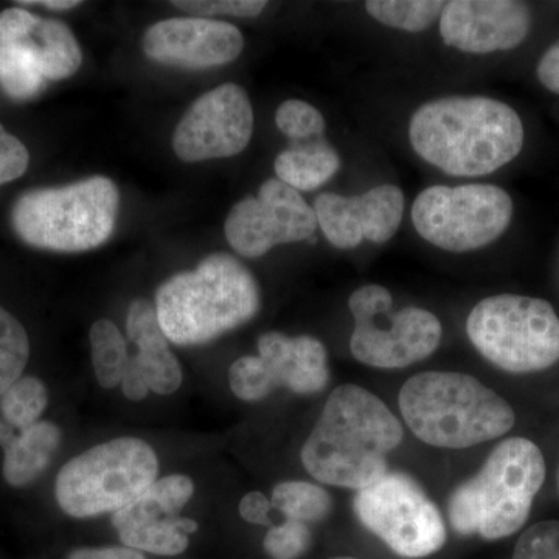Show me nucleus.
I'll return each instance as SVG.
<instances>
[{"label":"nucleus","instance_id":"obj_1","mask_svg":"<svg viewBox=\"0 0 559 559\" xmlns=\"http://www.w3.org/2000/svg\"><path fill=\"white\" fill-rule=\"evenodd\" d=\"M403 437L399 418L377 395L344 384L326 401L301 448V463L322 484L359 491L388 474V455Z\"/></svg>","mask_w":559,"mask_h":559},{"label":"nucleus","instance_id":"obj_2","mask_svg":"<svg viewBox=\"0 0 559 559\" xmlns=\"http://www.w3.org/2000/svg\"><path fill=\"white\" fill-rule=\"evenodd\" d=\"M524 124L516 110L488 97H444L426 103L409 124L412 148L451 176L491 175L520 156Z\"/></svg>","mask_w":559,"mask_h":559},{"label":"nucleus","instance_id":"obj_3","mask_svg":"<svg viewBox=\"0 0 559 559\" xmlns=\"http://www.w3.org/2000/svg\"><path fill=\"white\" fill-rule=\"evenodd\" d=\"M260 305L259 283L229 253L209 255L197 270L162 283L156 293L160 329L178 347L218 340L255 318Z\"/></svg>","mask_w":559,"mask_h":559},{"label":"nucleus","instance_id":"obj_4","mask_svg":"<svg viewBox=\"0 0 559 559\" xmlns=\"http://www.w3.org/2000/svg\"><path fill=\"white\" fill-rule=\"evenodd\" d=\"M400 409L417 439L447 450L499 439L516 419L513 407L495 390L454 371L412 377L401 389Z\"/></svg>","mask_w":559,"mask_h":559},{"label":"nucleus","instance_id":"obj_5","mask_svg":"<svg viewBox=\"0 0 559 559\" xmlns=\"http://www.w3.org/2000/svg\"><path fill=\"white\" fill-rule=\"evenodd\" d=\"M544 480L546 460L532 440L500 441L479 473L452 492L448 502L452 528L489 540L513 535L527 522Z\"/></svg>","mask_w":559,"mask_h":559},{"label":"nucleus","instance_id":"obj_6","mask_svg":"<svg viewBox=\"0 0 559 559\" xmlns=\"http://www.w3.org/2000/svg\"><path fill=\"white\" fill-rule=\"evenodd\" d=\"M120 191L103 176L22 194L11 226L25 245L53 252H84L105 245L116 227Z\"/></svg>","mask_w":559,"mask_h":559},{"label":"nucleus","instance_id":"obj_7","mask_svg":"<svg viewBox=\"0 0 559 559\" xmlns=\"http://www.w3.org/2000/svg\"><path fill=\"white\" fill-rule=\"evenodd\" d=\"M153 447L135 437L105 441L69 460L55 481L58 506L75 520L130 506L157 480Z\"/></svg>","mask_w":559,"mask_h":559},{"label":"nucleus","instance_id":"obj_8","mask_svg":"<svg viewBox=\"0 0 559 559\" xmlns=\"http://www.w3.org/2000/svg\"><path fill=\"white\" fill-rule=\"evenodd\" d=\"M466 333L485 359L510 373H535L559 360V318L546 300L488 297L469 312Z\"/></svg>","mask_w":559,"mask_h":559},{"label":"nucleus","instance_id":"obj_9","mask_svg":"<svg viewBox=\"0 0 559 559\" xmlns=\"http://www.w3.org/2000/svg\"><path fill=\"white\" fill-rule=\"evenodd\" d=\"M348 308L355 318L349 349L366 366L404 369L439 348L443 330L437 316L415 307L393 311L392 294L380 285L356 289Z\"/></svg>","mask_w":559,"mask_h":559},{"label":"nucleus","instance_id":"obj_10","mask_svg":"<svg viewBox=\"0 0 559 559\" xmlns=\"http://www.w3.org/2000/svg\"><path fill=\"white\" fill-rule=\"evenodd\" d=\"M513 218L510 194L491 183L433 186L412 205V223L430 245L469 252L498 240Z\"/></svg>","mask_w":559,"mask_h":559},{"label":"nucleus","instance_id":"obj_11","mask_svg":"<svg viewBox=\"0 0 559 559\" xmlns=\"http://www.w3.org/2000/svg\"><path fill=\"white\" fill-rule=\"evenodd\" d=\"M353 509L360 524L401 557H429L447 540V527L436 503L406 474L388 473L359 489Z\"/></svg>","mask_w":559,"mask_h":559},{"label":"nucleus","instance_id":"obj_12","mask_svg":"<svg viewBox=\"0 0 559 559\" xmlns=\"http://www.w3.org/2000/svg\"><path fill=\"white\" fill-rule=\"evenodd\" d=\"M330 380L325 345L312 336L289 337L278 331L259 340V356H242L229 370V385L242 401H261L275 389L314 395Z\"/></svg>","mask_w":559,"mask_h":559},{"label":"nucleus","instance_id":"obj_13","mask_svg":"<svg viewBox=\"0 0 559 559\" xmlns=\"http://www.w3.org/2000/svg\"><path fill=\"white\" fill-rule=\"evenodd\" d=\"M314 209L280 179H270L255 198L234 205L224 224L231 249L257 259L278 245L311 240L318 230Z\"/></svg>","mask_w":559,"mask_h":559},{"label":"nucleus","instance_id":"obj_14","mask_svg":"<svg viewBox=\"0 0 559 559\" xmlns=\"http://www.w3.org/2000/svg\"><path fill=\"white\" fill-rule=\"evenodd\" d=\"M253 134L248 92L235 83L221 84L193 103L173 135L180 160L202 162L237 156Z\"/></svg>","mask_w":559,"mask_h":559},{"label":"nucleus","instance_id":"obj_15","mask_svg":"<svg viewBox=\"0 0 559 559\" xmlns=\"http://www.w3.org/2000/svg\"><path fill=\"white\" fill-rule=\"evenodd\" d=\"M404 204L403 191L385 183L358 197L320 194L312 209L334 248L355 249L364 240L380 245L393 238L403 221Z\"/></svg>","mask_w":559,"mask_h":559},{"label":"nucleus","instance_id":"obj_16","mask_svg":"<svg viewBox=\"0 0 559 559\" xmlns=\"http://www.w3.org/2000/svg\"><path fill=\"white\" fill-rule=\"evenodd\" d=\"M532 27L528 7L514 0H452L440 16L444 44L465 53L516 49Z\"/></svg>","mask_w":559,"mask_h":559},{"label":"nucleus","instance_id":"obj_17","mask_svg":"<svg viewBox=\"0 0 559 559\" xmlns=\"http://www.w3.org/2000/svg\"><path fill=\"white\" fill-rule=\"evenodd\" d=\"M245 49V38L235 25L205 17H173L157 22L143 36L150 60L186 69L229 64Z\"/></svg>","mask_w":559,"mask_h":559},{"label":"nucleus","instance_id":"obj_18","mask_svg":"<svg viewBox=\"0 0 559 559\" xmlns=\"http://www.w3.org/2000/svg\"><path fill=\"white\" fill-rule=\"evenodd\" d=\"M0 44L31 50L47 81L69 79L83 62L79 40L64 22L36 16L22 7L0 13Z\"/></svg>","mask_w":559,"mask_h":559},{"label":"nucleus","instance_id":"obj_19","mask_svg":"<svg viewBox=\"0 0 559 559\" xmlns=\"http://www.w3.org/2000/svg\"><path fill=\"white\" fill-rule=\"evenodd\" d=\"M127 334L128 340L139 348L135 359L151 392L157 395L178 392L183 381L182 367L160 329L156 305L145 299L132 301L128 310Z\"/></svg>","mask_w":559,"mask_h":559},{"label":"nucleus","instance_id":"obj_20","mask_svg":"<svg viewBox=\"0 0 559 559\" xmlns=\"http://www.w3.org/2000/svg\"><path fill=\"white\" fill-rule=\"evenodd\" d=\"M61 443V429L51 421H38L14 432L9 423L0 421V448L3 450V477L14 488L33 484L50 465Z\"/></svg>","mask_w":559,"mask_h":559},{"label":"nucleus","instance_id":"obj_21","mask_svg":"<svg viewBox=\"0 0 559 559\" xmlns=\"http://www.w3.org/2000/svg\"><path fill=\"white\" fill-rule=\"evenodd\" d=\"M194 495V484L189 476L171 474L162 477L140 498L112 514V525L117 533L128 532L153 524V522L179 516Z\"/></svg>","mask_w":559,"mask_h":559},{"label":"nucleus","instance_id":"obj_22","mask_svg":"<svg viewBox=\"0 0 559 559\" xmlns=\"http://www.w3.org/2000/svg\"><path fill=\"white\" fill-rule=\"evenodd\" d=\"M275 175L296 191L318 190L329 182L341 168L337 151L323 139L294 143L278 154L274 164Z\"/></svg>","mask_w":559,"mask_h":559},{"label":"nucleus","instance_id":"obj_23","mask_svg":"<svg viewBox=\"0 0 559 559\" xmlns=\"http://www.w3.org/2000/svg\"><path fill=\"white\" fill-rule=\"evenodd\" d=\"M90 340L92 366L98 384L103 389H116L131 358L123 334L116 323L100 319L92 325Z\"/></svg>","mask_w":559,"mask_h":559},{"label":"nucleus","instance_id":"obj_24","mask_svg":"<svg viewBox=\"0 0 559 559\" xmlns=\"http://www.w3.org/2000/svg\"><path fill=\"white\" fill-rule=\"evenodd\" d=\"M198 522L190 518L173 516L143 527L119 533L124 546L164 557H176L189 547V535L197 532Z\"/></svg>","mask_w":559,"mask_h":559},{"label":"nucleus","instance_id":"obj_25","mask_svg":"<svg viewBox=\"0 0 559 559\" xmlns=\"http://www.w3.org/2000/svg\"><path fill=\"white\" fill-rule=\"evenodd\" d=\"M46 81L31 50L0 44V87L7 97L16 102L32 100L46 87Z\"/></svg>","mask_w":559,"mask_h":559},{"label":"nucleus","instance_id":"obj_26","mask_svg":"<svg viewBox=\"0 0 559 559\" xmlns=\"http://www.w3.org/2000/svg\"><path fill=\"white\" fill-rule=\"evenodd\" d=\"M272 507L285 514L286 520L319 522L329 516L333 500L329 491L310 481H282L272 491Z\"/></svg>","mask_w":559,"mask_h":559},{"label":"nucleus","instance_id":"obj_27","mask_svg":"<svg viewBox=\"0 0 559 559\" xmlns=\"http://www.w3.org/2000/svg\"><path fill=\"white\" fill-rule=\"evenodd\" d=\"M447 2L436 0H369L366 9L374 21L399 28V31L418 33L426 31L439 20Z\"/></svg>","mask_w":559,"mask_h":559},{"label":"nucleus","instance_id":"obj_28","mask_svg":"<svg viewBox=\"0 0 559 559\" xmlns=\"http://www.w3.org/2000/svg\"><path fill=\"white\" fill-rule=\"evenodd\" d=\"M49 404V390L35 377H22L0 399L2 417L13 429L24 430L40 421Z\"/></svg>","mask_w":559,"mask_h":559},{"label":"nucleus","instance_id":"obj_29","mask_svg":"<svg viewBox=\"0 0 559 559\" xmlns=\"http://www.w3.org/2000/svg\"><path fill=\"white\" fill-rule=\"evenodd\" d=\"M31 358V340L24 325L0 307V399L21 380Z\"/></svg>","mask_w":559,"mask_h":559},{"label":"nucleus","instance_id":"obj_30","mask_svg":"<svg viewBox=\"0 0 559 559\" xmlns=\"http://www.w3.org/2000/svg\"><path fill=\"white\" fill-rule=\"evenodd\" d=\"M275 123L286 138L296 143L322 139L325 132V119L320 110L300 100L282 103L275 112Z\"/></svg>","mask_w":559,"mask_h":559},{"label":"nucleus","instance_id":"obj_31","mask_svg":"<svg viewBox=\"0 0 559 559\" xmlns=\"http://www.w3.org/2000/svg\"><path fill=\"white\" fill-rule=\"evenodd\" d=\"M311 546V532L307 524L286 520L272 527L264 536V550L274 559H297Z\"/></svg>","mask_w":559,"mask_h":559},{"label":"nucleus","instance_id":"obj_32","mask_svg":"<svg viewBox=\"0 0 559 559\" xmlns=\"http://www.w3.org/2000/svg\"><path fill=\"white\" fill-rule=\"evenodd\" d=\"M511 559H559V521H544L522 533Z\"/></svg>","mask_w":559,"mask_h":559},{"label":"nucleus","instance_id":"obj_33","mask_svg":"<svg viewBox=\"0 0 559 559\" xmlns=\"http://www.w3.org/2000/svg\"><path fill=\"white\" fill-rule=\"evenodd\" d=\"M173 7L197 14V16H227L255 17L266 9L267 2L263 0H175Z\"/></svg>","mask_w":559,"mask_h":559},{"label":"nucleus","instance_id":"obj_34","mask_svg":"<svg viewBox=\"0 0 559 559\" xmlns=\"http://www.w3.org/2000/svg\"><path fill=\"white\" fill-rule=\"evenodd\" d=\"M31 164L27 146L0 124V186L20 179Z\"/></svg>","mask_w":559,"mask_h":559},{"label":"nucleus","instance_id":"obj_35","mask_svg":"<svg viewBox=\"0 0 559 559\" xmlns=\"http://www.w3.org/2000/svg\"><path fill=\"white\" fill-rule=\"evenodd\" d=\"M272 502L263 492H248L240 502V514L242 520L249 524L271 525Z\"/></svg>","mask_w":559,"mask_h":559},{"label":"nucleus","instance_id":"obj_36","mask_svg":"<svg viewBox=\"0 0 559 559\" xmlns=\"http://www.w3.org/2000/svg\"><path fill=\"white\" fill-rule=\"evenodd\" d=\"M121 392L127 396L128 400L139 403V401L145 400L151 392L148 382H146L145 374L140 369L138 359L135 356H131L128 360L127 369H124L123 378H121Z\"/></svg>","mask_w":559,"mask_h":559},{"label":"nucleus","instance_id":"obj_37","mask_svg":"<svg viewBox=\"0 0 559 559\" xmlns=\"http://www.w3.org/2000/svg\"><path fill=\"white\" fill-rule=\"evenodd\" d=\"M538 79L546 90L559 95V43L554 44L540 58Z\"/></svg>","mask_w":559,"mask_h":559},{"label":"nucleus","instance_id":"obj_38","mask_svg":"<svg viewBox=\"0 0 559 559\" xmlns=\"http://www.w3.org/2000/svg\"><path fill=\"white\" fill-rule=\"evenodd\" d=\"M68 559H145V557L130 547H100V549L72 551Z\"/></svg>","mask_w":559,"mask_h":559},{"label":"nucleus","instance_id":"obj_39","mask_svg":"<svg viewBox=\"0 0 559 559\" xmlns=\"http://www.w3.org/2000/svg\"><path fill=\"white\" fill-rule=\"evenodd\" d=\"M16 3L22 9L24 7H44V9L62 11L75 9L81 2L79 0H21V2Z\"/></svg>","mask_w":559,"mask_h":559},{"label":"nucleus","instance_id":"obj_40","mask_svg":"<svg viewBox=\"0 0 559 559\" xmlns=\"http://www.w3.org/2000/svg\"><path fill=\"white\" fill-rule=\"evenodd\" d=\"M336 559H355V558H336Z\"/></svg>","mask_w":559,"mask_h":559}]
</instances>
